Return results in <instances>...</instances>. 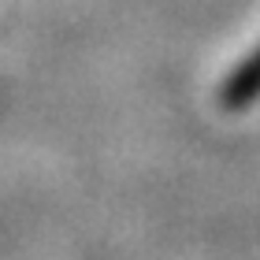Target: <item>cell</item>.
Wrapping results in <instances>:
<instances>
[{"instance_id": "6da1fadb", "label": "cell", "mask_w": 260, "mask_h": 260, "mask_svg": "<svg viewBox=\"0 0 260 260\" xmlns=\"http://www.w3.org/2000/svg\"><path fill=\"white\" fill-rule=\"evenodd\" d=\"M256 97H260V49L227 78L223 104H227V108H245V104L256 101Z\"/></svg>"}]
</instances>
